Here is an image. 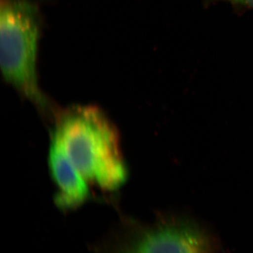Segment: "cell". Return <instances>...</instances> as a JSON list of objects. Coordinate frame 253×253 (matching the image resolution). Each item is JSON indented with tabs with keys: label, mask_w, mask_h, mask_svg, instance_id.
Returning <instances> with one entry per match:
<instances>
[{
	"label": "cell",
	"mask_w": 253,
	"mask_h": 253,
	"mask_svg": "<svg viewBox=\"0 0 253 253\" xmlns=\"http://www.w3.org/2000/svg\"><path fill=\"white\" fill-rule=\"evenodd\" d=\"M86 180L113 191L123 186L127 169L116 126L96 106H74L61 113L53 134Z\"/></svg>",
	"instance_id": "6da1fadb"
},
{
	"label": "cell",
	"mask_w": 253,
	"mask_h": 253,
	"mask_svg": "<svg viewBox=\"0 0 253 253\" xmlns=\"http://www.w3.org/2000/svg\"><path fill=\"white\" fill-rule=\"evenodd\" d=\"M38 4L29 0H1L0 68L8 84L44 109L49 101L40 86L37 71L42 31Z\"/></svg>",
	"instance_id": "7a4b0ae2"
},
{
	"label": "cell",
	"mask_w": 253,
	"mask_h": 253,
	"mask_svg": "<svg viewBox=\"0 0 253 253\" xmlns=\"http://www.w3.org/2000/svg\"><path fill=\"white\" fill-rule=\"evenodd\" d=\"M219 240L187 217L168 215L151 225L127 224L95 245L94 253H218Z\"/></svg>",
	"instance_id": "3957f363"
},
{
	"label": "cell",
	"mask_w": 253,
	"mask_h": 253,
	"mask_svg": "<svg viewBox=\"0 0 253 253\" xmlns=\"http://www.w3.org/2000/svg\"><path fill=\"white\" fill-rule=\"evenodd\" d=\"M48 163L56 186L54 202L62 211H72L90 199L87 180L71 161L64 149L51 138Z\"/></svg>",
	"instance_id": "277c9868"
},
{
	"label": "cell",
	"mask_w": 253,
	"mask_h": 253,
	"mask_svg": "<svg viewBox=\"0 0 253 253\" xmlns=\"http://www.w3.org/2000/svg\"><path fill=\"white\" fill-rule=\"evenodd\" d=\"M29 1H34V2L40 4V3L50 2V1H54V0H29Z\"/></svg>",
	"instance_id": "5b68a950"
},
{
	"label": "cell",
	"mask_w": 253,
	"mask_h": 253,
	"mask_svg": "<svg viewBox=\"0 0 253 253\" xmlns=\"http://www.w3.org/2000/svg\"><path fill=\"white\" fill-rule=\"evenodd\" d=\"M246 1L250 6H253V0H246Z\"/></svg>",
	"instance_id": "8992f818"
},
{
	"label": "cell",
	"mask_w": 253,
	"mask_h": 253,
	"mask_svg": "<svg viewBox=\"0 0 253 253\" xmlns=\"http://www.w3.org/2000/svg\"><path fill=\"white\" fill-rule=\"evenodd\" d=\"M233 1H241V0H233Z\"/></svg>",
	"instance_id": "52a82bcc"
}]
</instances>
